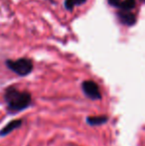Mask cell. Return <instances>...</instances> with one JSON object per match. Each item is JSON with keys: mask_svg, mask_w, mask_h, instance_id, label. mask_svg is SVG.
Instances as JSON below:
<instances>
[{"mask_svg": "<svg viewBox=\"0 0 145 146\" xmlns=\"http://www.w3.org/2000/svg\"><path fill=\"white\" fill-rule=\"evenodd\" d=\"M140 1H141V2H144V0H140Z\"/></svg>", "mask_w": 145, "mask_h": 146, "instance_id": "10", "label": "cell"}, {"mask_svg": "<svg viewBox=\"0 0 145 146\" xmlns=\"http://www.w3.org/2000/svg\"><path fill=\"white\" fill-rule=\"evenodd\" d=\"M136 7V0H120L118 5L116 6L119 11L131 12Z\"/></svg>", "mask_w": 145, "mask_h": 146, "instance_id": "7", "label": "cell"}, {"mask_svg": "<svg viewBox=\"0 0 145 146\" xmlns=\"http://www.w3.org/2000/svg\"><path fill=\"white\" fill-rule=\"evenodd\" d=\"M119 2H120V0H107L109 5L111 6V7H114V8H116V6L118 5Z\"/></svg>", "mask_w": 145, "mask_h": 146, "instance_id": "9", "label": "cell"}, {"mask_svg": "<svg viewBox=\"0 0 145 146\" xmlns=\"http://www.w3.org/2000/svg\"><path fill=\"white\" fill-rule=\"evenodd\" d=\"M81 90L83 94L91 100H101L103 98L99 85L91 80H87L81 83Z\"/></svg>", "mask_w": 145, "mask_h": 146, "instance_id": "3", "label": "cell"}, {"mask_svg": "<svg viewBox=\"0 0 145 146\" xmlns=\"http://www.w3.org/2000/svg\"><path fill=\"white\" fill-rule=\"evenodd\" d=\"M3 100L9 114L19 113L33 106L32 94L28 90H20L14 86H10L4 90Z\"/></svg>", "mask_w": 145, "mask_h": 146, "instance_id": "1", "label": "cell"}, {"mask_svg": "<svg viewBox=\"0 0 145 146\" xmlns=\"http://www.w3.org/2000/svg\"><path fill=\"white\" fill-rule=\"evenodd\" d=\"M5 66L8 70L19 77H26L34 70L33 61L29 58H19L17 60H6Z\"/></svg>", "mask_w": 145, "mask_h": 146, "instance_id": "2", "label": "cell"}, {"mask_svg": "<svg viewBox=\"0 0 145 146\" xmlns=\"http://www.w3.org/2000/svg\"><path fill=\"white\" fill-rule=\"evenodd\" d=\"M116 18H117L118 22L121 25L127 26V27H132L136 24L137 19H136L135 14L132 12H126V11H119L118 10L115 13Z\"/></svg>", "mask_w": 145, "mask_h": 146, "instance_id": "4", "label": "cell"}, {"mask_svg": "<svg viewBox=\"0 0 145 146\" xmlns=\"http://www.w3.org/2000/svg\"><path fill=\"white\" fill-rule=\"evenodd\" d=\"M107 115H93V116H87L85 122L91 126H99V125L105 124L109 121Z\"/></svg>", "mask_w": 145, "mask_h": 146, "instance_id": "6", "label": "cell"}, {"mask_svg": "<svg viewBox=\"0 0 145 146\" xmlns=\"http://www.w3.org/2000/svg\"><path fill=\"white\" fill-rule=\"evenodd\" d=\"M87 0H65L64 7L68 11H73L75 6H81L87 2Z\"/></svg>", "mask_w": 145, "mask_h": 146, "instance_id": "8", "label": "cell"}, {"mask_svg": "<svg viewBox=\"0 0 145 146\" xmlns=\"http://www.w3.org/2000/svg\"><path fill=\"white\" fill-rule=\"evenodd\" d=\"M23 124V120L21 118L13 119V120L9 121L5 126H3L0 129V137H5L9 135L11 132H13L16 129H19Z\"/></svg>", "mask_w": 145, "mask_h": 146, "instance_id": "5", "label": "cell"}]
</instances>
